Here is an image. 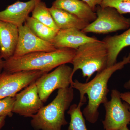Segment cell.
<instances>
[{"mask_svg": "<svg viewBox=\"0 0 130 130\" xmlns=\"http://www.w3.org/2000/svg\"><path fill=\"white\" fill-rule=\"evenodd\" d=\"M108 53L107 67L116 63L119 54L125 48L130 46V27L122 34L108 36L102 40Z\"/></svg>", "mask_w": 130, "mask_h": 130, "instance_id": "15", "label": "cell"}, {"mask_svg": "<svg viewBox=\"0 0 130 130\" xmlns=\"http://www.w3.org/2000/svg\"><path fill=\"white\" fill-rule=\"evenodd\" d=\"M24 23L37 36L51 43L58 32L32 16H28Z\"/></svg>", "mask_w": 130, "mask_h": 130, "instance_id": "17", "label": "cell"}, {"mask_svg": "<svg viewBox=\"0 0 130 130\" xmlns=\"http://www.w3.org/2000/svg\"><path fill=\"white\" fill-rule=\"evenodd\" d=\"M18 28V40L13 57H20L35 52H52L56 50L51 43L42 40L35 35L26 24Z\"/></svg>", "mask_w": 130, "mask_h": 130, "instance_id": "9", "label": "cell"}, {"mask_svg": "<svg viewBox=\"0 0 130 130\" xmlns=\"http://www.w3.org/2000/svg\"><path fill=\"white\" fill-rule=\"evenodd\" d=\"M4 60H2V58L0 57V73L2 72L3 70V66H4Z\"/></svg>", "mask_w": 130, "mask_h": 130, "instance_id": "25", "label": "cell"}, {"mask_svg": "<svg viewBox=\"0 0 130 130\" xmlns=\"http://www.w3.org/2000/svg\"><path fill=\"white\" fill-rule=\"evenodd\" d=\"M73 69L68 65L63 64L56 68L51 72L42 75L35 82L40 99L43 103L56 89L66 88L73 81Z\"/></svg>", "mask_w": 130, "mask_h": 130, "instance_id": "6", "label": "cell"}, {"mask_svg": "<svg viewBox=\"0 0 130 130\" xmlns=\"http://www.w3.org/2000/svg\"><path fill=\"white\" fill-rule=\"evenodd\" d=\"M124 88L127 89H130V79L124 84Z\"/></svg>", "mask_w": 130, "mask_h": 130, "instance_id": "26", "label": "cell"}, {"mask_svg": "<svg viewBox=\"0 0 130 130\" xmlns=\"http://www.w3.org/2000/svg\"><path fill=\"white\" fill-rule=\"evenodd\" d=\"M118 130H130L129 129L128 127V126H125V127H123V128H121V129H120Z\"/></svg>", "mask_w": 130, "mask_h": 130, "instance_id": "27", "label": "cell"}, {"mask_svg": "<svg viewBox=\"0 0 130 130\" xmlns=\"http://www.w3.org/2000/svg\"><path fill=\"white\" fill-rule=\"evenodd\" d=\"M96 11V19L82 30L85 34H108L130 27V18L123 16L113 8L98 6Z\"/></svg>", "mask_w": 130, "mask_h": 130, "instance_id": "5", "label": "cell"}, {"mask_svg": "<svg viewBox=\"0 0 130 130\" xmlns=\"http://www.w3.org/2000/svg\"><path fill=\"white\" fill-rule=\"evenodd\" d=\"M100 6L113 8L122 15L130 14V0H102Z\"/></svg>", "mask_w": 130, "mask_h": 130, "instance_id": "20", "label": "cell"}, {"mask_svg": "<svg viewBox=\"0 0 130 130\" xmlns=\"http://www.w3.org/2000/svg\"><path fill=\"white\" fill-rule=\"evenodd\" d=\"M0 54H1V50H0Z\"/></svg>", "mask_w": 130, "mask_h": 130, "instance_id": "28", "label": "cell"}, {"mask_svg": "<svg viewBox=\"0 0 130 130\" xmlns=\"http://www.w3.org/2000/svg\"><path fill=\"white\" fill-rule=\"evenodd\" d=\"M76 50L56 49L52 52L31 53L4 60L3 71L9 73L22 71H40L48 73L63 64L71 63Z\"/></svg>", "mask_w": 130, "mask_h": 130, "instance_id": "2", "label": "cell"}, {"mask_svg": "<svg viewBox=\"0 0 130 130\" xmlns=\"http://www.w3.org/2000/svg\"><path fill=\"white\" fill-rule=\"evenodd\" d=\"M52 6L64 10L89 23L97 18L95 11L83 0H55Z\"/></svg>", "mask_w": 130, "mask_h": 130, "instance_id": "14", "label": "cell"}, {"mask_svg": "<svg viewBox=\"0 0 130 130\" xmlns=\"http://www.w3.org/2000/svg\"><path fill=\"white\" fill-rule=\"evenodd\" d=\"M46 73L40 71H22L13 73L3 71L0 73V100L15 97L19 91Z\"/></svg>", "mask_w": 130, "mask_h": 130, "instance_id": "8", "label": "cell"}, {"mask_svg": "<svg viewBox=\"0 0 130 130\" xmlns=\"http://www.w3.org/2000/svg\"><path fill=\"white\" fill-rule=\"evenodd\" d=\"M48 8L55 24L59 30L76 28L82 30L90 23L63 9L53 6Z\"/></svg>", "mask_w": 130, "mask_h": 130, "instance_id": "16", "label": "cell"}, {"mask_svg": "<svg viewBox=\"0 0 130 130\" xmlns=\"http://www.w3.org/2000/svg\"><path fill=\"white\" fill-rule=\"evenodd\" d=\"M42 0L18 1L0 11V20L9 23L17 27L23 25L29 14L32 12L36 4Z\"/></svg>", "mask_w": 130, "mask_h": 130, "instance_id": "12", "label": "cell"}, {"mask_svg": "<svg viewBox=\"0 0 130 130\" xmlns=\"http://www.w3.org/2000/svg\"><path fill=\"white\" fill-rule=\"evenodd\" d=\"M12 112L25 117H32L43 107L35 82L24 89L15 96Z\"/></svg>", "mask_w": 130, "mask_h": 130, "instance_id": "10", "label": "cell"}, {"mask_svg": "<svg viewBox=\"0 0 130 130\" xmlns=\"http://www.w3.org/2000/svg\"><path fill=\"white\" fill-rule=\"evenodd\" d=\"M111 99L104 105L106 115L102 121L105 130H118L130 124L129 105L122 102L120 93L116 89L112 90Z\"/></svg>", "mask_w": 130, "mask_h": 130, "instance_id": "7", "label": "cell"}, {"mask_svg": "<svg viewBox=\"0 0 130 130\" xmlns=\"http://www.w3.org/2000/svg\"><path fill=\"white\" fill-rule=\"evenodd\" d=\"M99 40L96 38L87 36L78 29L70 28L59 30L51 43L56 49L77 50L84 44Z\"/></svg>", "mask_w": 130, "mask_h": 130, "instance_id": "11", "label": "cell"}, {"mask_svg": "<svg viewBox=\"0 0 130 130\" xmlns=\"http://www.w3.org/2000/svg\"><path fill=\"white\" fill-rule=\"evenodd\" d=\"M86 101L85 99H80L78 105L74 104L70 106L67 112L71 118L68 130H88L81 110Z\"/></svg>", "mask_w": 130, "mask_h": 130, "instance_id": "18", "label": "cell"}, {"mask_svg": "<svg viewBox=\"0 0 130 130\" xmlns=\"http://www.w3.org/2000/svg\"><path fill=\"white\" fill-rule=\"evenodd\" d=\"M73 98L74 90L71 86L58 89L54 100L31 117L32 127L36 130H62V126L68 124L65 112L70 108Z\"/></svg>", "mask_w": 130, "mask_h": 130, "instance_id": "3", "label": "cell"}, {"mask_svg": "<svg viewBox=\"0 0 130 130\" xmlns=\"http://www.w3.org/2000/svg\"><path fill=\"white\" fill-rule=\"evenodd\" d=\"M7 116H4L0 117V130L5 125V120H6Z\"/></svg>", "mask_w": 130, "mask_h": 130, "instance_id": "24", "label": "cell"}, {"mask_svg": "<svg viewBox=\"0 0 130 130\" xmlns=\"http://www.w3.org/2000/svg\"><path fill=\"white\" fill-rule=\"evenodd\" d=\"M120 97L121 100L126 102L129 105V111L130 112V92H124L120 93Z\"/></svg>", "mask_w": 130, "mask_h": 130, "instance_id": "23", "label": "cell"}, {"mask_svg": "<svg viewBox=\"0 0 130 130\" xmlns=\"http://www.w3.org/2000/svg\"><path fill=\"white\" fill-rule=\"evenodd\" d=\"M32 14V17L57 32L59 30L54 21L49 8L44 2L41 1L36 4Z\"/></svg>", "mask_w": 130, "mask_h": 130, "instance_id": "19", "label": "cell"}, {"mask_svg": "<svg viewBox=\"0 0 130 130\" xmlns=\"http://www.w3.org/2000/svg\"><path fill=\"white\" fill-rule=\"evenodd\" d=\"M94 11H95L98 6H100L102 0H83Z\"/></svg>", "mask_w": 130, "mask_h": 130, "instance_id": "22", "label": "cell"}, {"mask_svg": "<svg viewBox=\"0 0 130 130\" xmlns=\"http://www.w3.org/2000/svg\"><path fill=\"white\" fill-rule=\"evenodd\" d=\"M16 26L0 20V57L5 60L13 57L19 38Z\"/></svg>", "mask_w": 130, "mask_h": 130, "instance_id": "13", "label": "cell"}, {"mask_svg": "<svg viewBox=\"0 0 130 130\" xmlns=\"http://www.w3.org/2000/svg\"><path fill=\"white\" fill-rule=\"evenodd\" d=\"M15 100V97L6 98L0 100V117L12 116V110Z\"/></svg>", "mask_w": 130, "mask_h": 130, "instance_id": "21", "label": "cell"}, {"mask_svg": "<svg viewBox=\"0 0 130 130\" xmlns=\"http://www.w3.org/2000/svg\"><path fill=\"white\" fill-rule=\"evenodd\" d=\"M108 53L102 41L91 42L82 45L76 50L72 64L73 66L72 76L77 70H81L86 82L95 72H100L107 67Z\"/></svg>", "mask_w": 130, "mask_h": 130, "instance_id": "4", "label": "cell"}, {"mask_svg": "<svg viewBox=\"0 0 130 130\" xmlns=\"http://www.w3.org/2000/svg\"><path fill=\"white\" fill-rule=\"evenodd\" d=\"M128 64H130V54L124 57L121 61L97 72L91 81L82 83L76 79L71 83V87L79 91L80 98L86 97V94L88 96V102L83 113L90 123L94 124L98 121L100 105L108 101L107 95L109 90L108 83L110 78L115 72L122 70Z\"/></svg>", "mask_w": 130, "mask_h": 130, "instance_id": "1", "label": "cell"}]
</instances>
